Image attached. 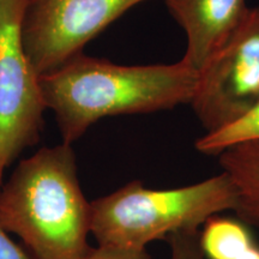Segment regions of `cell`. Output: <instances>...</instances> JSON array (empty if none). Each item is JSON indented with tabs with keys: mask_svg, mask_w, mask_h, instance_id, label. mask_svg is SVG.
I'll return each mask as SVG.
<instances>
[{
	"mask_svg": "<svg viewBox=\"0 0 259 259\" xmlns=\"http://www.w3.org/2000/svg\"><path fill=\"white\" fill-rule=\"evenodd\" d=\"M197 82L198 72L183 60L125 66L83 53L40 76L47 109L54 113L63 143L71 145L102 118L190 105Z\"/></svg>",
	"mask_w": 259,
	"mask_h": 259,
	"instance_id": "6da1fadb",
	"label": "cell"
},
{
	"mask_svg": "<svg viewBox=\"0 0 259 259\" xmlns=\"http://www.w3.org/2000/svg\"><path fill=\"white\" fill-rule=\"evenodd\" d=\"M80 259H151V257L147 250L137 251L115 246L97 245V247H90Z\"/></svg>",
	"mask_w": 259,
	"mask_h": 259,
	"instance_id": "7c38bea8",
	"label": "cell"
},
{
	"mask_svg": "<svg viewBox=\"0 0 259 259\" xmlns=\"http://www.w3.org/2000/svg\"><path fill=\"white\" fill-rule=\"evenodd\" d=\"M259 103V6L198 72L190 105L206 132L232 124Z\"/></svg>",
	"mask_w": 259,
	"mask_h": 259,
	"instance_id": "5b68a950",
	"label": "cell"
},
{
	"mask_svg": "<svg viewBox=\"0 0 259 259\" xmlns=\"http://www.w3.org/2000/svg\"><path fill=\"white\" fill-rule=\"evenodd\" d=\"M0 259H34V257L16 244L8 233L0 229Z\"/></svg>",
	"mask_w": 259,
	"mask_h": 259,
	"instance_id": "4fadbf2b",
	"label": "cell"
},
{
	"mask_svg": "<svg viewBox=\"0 0 259 259\" xmlns=\"http://www.w3.org/2000/svg\"><path fill=\"white\" fill-rule=\"evenodd\" d=\"M255 142L259 143V103L247 114L218 131L206 132L197 139L196 148L205 155H219L232 145Z\"/></svg>",
	"mask_w": 259,
	"mask_h": 259,
	"instance_id": "30bf717a",
	"label": "cell"
},
{
	"mask_svg": "<svg viewBox=\"0 0 259 259\" xmlns=\"http://www.w3.org/2000/svg\"><path fill=\"white\" fill-rule=\"evenodd\" d=\"M169 259H206L199 244V232H178L167 238Z\"/></svg>",
	"mask_w": 259,
	"mask_h": 259,
	"instance_id": "8fae6325",
	"label": "cell"
},
{
	"mask_svg": "<svg viewBox=\"0 0 259 259\" xmlns=\"http://www.w3.org/2000/svg\"><path fill=\"white\" fill-rule=\"evenodd\" d=\"M199 244L206 259H259V245L239 219H209L199 232Z\"/></svg>",
	"mask_w": 259,
	"mask_h": 259,
	"instance_id": "9c48e42d",
	"label": "cell"
},
{
	"mask_svg": "<svg viewBox=\"0 0 259 259\" xmlns=\"http://www.w3.org/2000/svg\"><path fill=\"white\" fill-rule=\"evenodd\" d=\"M235 206V187L225 171L176 189L130 181L90 203V234L97 245L142 251L174 233L199 232L209 219Z\"/></svg>",
	"mask_w": 259,
	"mask_h": 259,
	"instance_id": "3957f363",
	"label": "cell"
},
{
	"mask_svg": "<svg viewBox=\"0 0 259 259\" xmlns=\"http://www.w3.org/2000/svg\"><path fill=\"white\" fill-rule=\"evenodd\" d=\"M90 219L71 144L41 148L0 189V229L17 235L34 259L82 258L92 247Z\"/></svg>",
	"mask_w": 259,
	"mask_h": 259,
	"instance_id": "7a4b0ae2",
	"label": "cell"
},
{
	"mask_svg": "<svg viewBox=\"0 0 259 259\" xmlns=\"http://www.w3.org/2000/svg\"><path fill=\"white\" fill-rule=\"evenodd\" d=\"M222 171L236 191V218L259 228V143L244 142L219 154Z\"/></svg>",
	"mask_w": 259,
	"mask_h": 259,
	"instance_id": "ba28073f",
	"label": "cell"
},
{
	"mask_svg": "<svg viewBox=\"0 0 259 259\" xmlns=\"http://www.w3.org/2000/svg\"><path fill=\"white\" fill-rule=\"evenodd\" d=\"M27 3L0 0V189L6 168L40 141L47 109L22 38Z\"/></svg>",
	"mask_w": 259,
	"mask_h": 259,
	"instance_id": "277c9868",
	"label": "cell"
},
{
	"mask_svg": "<svg viewBox=\"0 0 259 259\" xmlns=\"http://www.w3.org/2000/svg\"><path fill=\"white\" fill-rule=\"evenodd\" d=\"M187 38L183 61L199 72L247 15L246 0H163Z\"/></svg>",
	"mask_w": 259,
	"mask_h": 259,
	"instance_id": "52a82bcc",
	"label": "cell"
},
{
	"mask_svg": "<svg viewBox=\"0 0 259 259\" xmlns=\"http://www.w3.org/2000/svg\"><path fill=\"white\" fill-rule=\"evenodd\" d=\"M147 0H28L22 38L38 76L83 53V48L132 6Z\"/></svg>",
	"mask_w": 259,
	"mask_h": 259,
	"instance_id": "8992f818",
	"label": "cell"
}]
</instances>
